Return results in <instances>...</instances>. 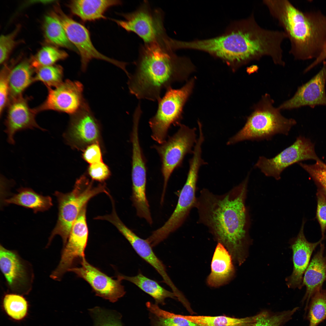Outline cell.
I'll return each instance as SVG.
<instances>
[{
	"label": "cell",
	"mask_w": 326,
	"mask_h": 326,
	"mask_svg": "<svg viewBox=\"0 0 326 326\" xmlns=\"http://www.w3.org/2000/svg\"><path fill=\"white\" fill-rule=\"evenodd\" d=\"M318 72L311 79L299 87L294 96L278 108L280 110H291L305 106L314 108L318 105L326 106V62Z\"/></svg>",
	"instance_id": "17"
},
{
	"label": "cell",
	"mask_w": 326,
	"mask_h": 326,
	"mask_svg": "<svg viewBox=\"0 0 326 326\" xmlns=\"http://www.w3.org/2000/svg\"><path fill=\"white\" fill-rule=\"evenodd\" d=\"M205 163L199 154L193 155L189 161V168L186 182L181 190L176 206L173 213L161 227L152 232L154 239L161 242L180 227L188 216L190 210L195 207L196 192L200 167Z\"/></svg>",
	"instance_id": "7"
},
{
	"label": "cell",
	"mask_w": 326,
	"mask_h": 326,
	"mask_svg": "<svg viewBox=\"0 0 326 326\" xmlns=\"http://www.w3.org/2000/svg\"><path fill=\"white\" fill-rule=\"evenodd\" d=\"M325 259H326V257L325 258Z\"/></svg>",
	"instance_id": "44"
},
{
	"label": "cell",
	"mask_w": 326,
	"mask_h": 326,
	"mask_svg": "<svg viewBox=\"0 0 326 326\" xmlns=\"http://www.w3.org/2000/svg\"><path fill=\"white\" fill-rule=\"evenodd\" d=\"M55 10L52 14L59 20L69 40L79 53L82 71L85 72L90 61L95 59L109 62L125 73L127 72L126 66L128 63L110 58L99 52L93 45L89 31L84 26L67 16L59 7H56Z\"/></svg>",
	"instance_id": "10"
},
{
	"label": "cell",
	"mask_w": 326,
	"mask_h": 326,
	"mask_svg": "<svg viewBox=\"0 0 326 326\" xmlns=\"http://www.w3.org/2000/svg\"><path fill=\"white\" fill-rule=\"evenodd\" d=\"M19 28L17 27L11 33L2 35L0 38V63L2 64L6 60L10 53L17 44L15 36Z\"/></svg>",
	"instance_id": "38"
},
{
	"label": "cell",
	"mask_w": 326,
	"mask_h": 326,
	"mask_svg": "<svg viewBox=\"0 0 326 326\" xmlns=\"http://www.w3.org/2000/svg\"><path fill=\"white\" fill-rule=\"evenodd\" d=\"M320 160L315 151L314 145L310 140L302 136L275 157L268 158L264 156L259 158L254 167L267 177L278 180L282 172L291 165L301 161Z\"/></svg>",
	"instance_id": "11"
},
{
	"label": "cell",
	"mask_w": 326,
	"mask_h": 326,
	"mask_svg": "<svg viewBox=\"0 0 326 326\" xmlns=\"http://www.w3.org/2000/svg\"><path fill=\"white\" fill-rule=\"evenodd\" d=\"M299 164L309 174L326 193V164L319 160L317 161L313 165H309L302 163Z\"/></svg>",
	"instance_id": "36"
},
{
	"label": "cell",
	"mask_w": 326,
	"mask_h": 326,
	"mask_svg": "<svg viewBox=\"0 0 326 326\" xmlns=\"http://www.w3.org/2000/svg\"><path fill=\"white\" fill-rule=\"evenodd\" d=\"M43 29L46 38L49 42L75 51H77L68 38L59 20L52 14L45 17Z\"/></svg>",
	"instance_id": "29"
},
{
	"label": "cell",
	"mask_w": 326,
	"mask_h": 326,
	"mask_svg": "<svg viewBox=\"0 0 326 326\" xmlns=\"http://www.w3.org/2000/svg\"><path fill=\"white\" fill-rule=\"evenodd\" d=\"M326 60V46L320 55L308 66L305 69L306 72H308L315 67L325 61Z\"/></svg>",
	"instance_id": "43"
},
{
	"label": "cell",
	"mask_w": 326,
	"mask_h": 326,
	"mask_svg": "<svg viewBox=\"0 0 326 326\" xmlns=\"http://www.w3.org/2000/svg\"><path fill=\"white\" fill-rule=\"evenodd\" d=\"M124 20H114L118 25L129 32L141 38L144 44L163 41L168 36L164 26V13L159 8L152 9L144 1L132 12L122 14Z\"/></svg>",
	"instance_id": "9"
},
{
	"label": "cell",
	"mask_w": 326,
	"mask_h": 326,
	"mask_svg": "<svg viewBox=\"0 0 326 326\" xmlns=\"http://www.w3.org/2000/svg\"><path fill=\"white\" fill-rule=\"evenodd\" d=\"M308 326H318L326 319V290L322 289L312 297L306 313Z\"/></svg>",
	"instance_id": "31"
},
{
	"label": "cell",
	"mask_w": 326,
	"mask_h": 326,
	"mask_svg": "<svg viewBox=\"0 0 326 326\" xmlns=\"http://www.w3.org/2000/svg\"><path fill=\"white\" fill-rule=\"evenodd\" d=\"M317 218L321 228V238L324 239L326 229V197L322 191L319 190L317 193Z\"/></svg>",
	"instance_id": "41"
},
{
	"label": "cell",
	"mask_w": 326,
	"mask_h": 326,
	"mask_svg": "<svg viewBox=\"0 0 326 326\" xmlns=\"http://www.w3.org/2000/svg\"><path fill=\"white\" fill-rule=\"evenodd\" d=\"M34 72L35 69L31 62L26 60L11 68L8 77L9 101L22 96L24 91L34 82Z\"/></svg>",
	"instance_id": "26"
},
{
	"label": "cell",
	"mask_w": 326,
	"mask_h": 326,
	"mask_svg": "<svg viewBox=\"0 0 326 326\" xmlns=\"http://www.w3.org/2000/svg\"><path fill=\"white\" fill-rule=\"evenodd\" d=\"M123 280L128 281L135 285L142 290L153 297L155 301L165 304V299H175L173 292L169 291L160 285L155 280L148 278L139 272L134 276H127L120 274Z\"/></svg>",
	"instance_id": "27"
},
{
	"label": "cell",
	"mask_w": 326,
	"mask_h": 326,
	"mask_svg": "<svg viewBox=\"0 0 326 326\" xmlns=\"http://www.w3.org/2000/svg\"><path fill=\"white\" fill-rule=\"evenodd\" d=\"M2 307L10 318L19 321L24 319L27 316L29 305L28 302L22 295L12 293L5 295L2 300Z\"/></svg>",
	"instance_id": "30"
},
{
	"label": "cell",
	"mask_w": 326,
	"mask_h": 326,
	"mask_svg": "<svg viewBox=\"0 0 326 326\" xmlns=\"http://www.w3.org/2000/svg\"><path fill=\"white\" fill-rule=\"evenodd\" d=\"M194 79L190 80L178 89L171 87L167 90L164 96L158 101L157 110L151 118L149 124L152 139L159 144L166 140L168 131L172 125H179L184 105L190 95Z\"/></svg>",
	"instance_id": "6"
},
{
	"label": "cell",
	"mask_w": 326,
	"mask_h": 326,
	"mask_svg": "<svg viewBox=\"0 0 326 326\" xmlns=\"http://www.w3.org/2000/svg\"><path fill=\"white\" fill-rule=\"evenodd\" d=\"M299 307L277 314H271L263 312L256 315L255 322L254 326H280L290 319Z\"/></svg>",
	"instance_id": "35"
},
{
	"label": "cell",
	"mask_w": 326,
	"mask_h": 326,
	"mask_svg": "<svg viewBox=\"0 0 326 326\" xmlns=\"http://www.w3.org/2000/svg\"><path fill=\"white\" fill-rule=\"evenodd\" d=\"M232 256L226 248L218 243L212 258L211 272L207 279L208 285L218 287L229 283L235 273Z\"/></svg>",
	"instance_id": "23"
},
{
	"label": "cell",
	"mask_w": 326,
	"mask_h": 326,
	"mask_svg": "<svg viewBox=\"0 0 326 326\" xmlns=\"http://www.w3.org/2000/svg\"><path fill=\"white\" fill-rule=\"evenodd\" d=\"M305 222H303L300 231L296 238L291 243L293 252V269L292 274L286 280L289 288H301L302 286L303 275L307 268L312 254L317 246L324 239L318 241L311 243L306 239L304 233Z\"/></svg>",
	"instance_id": "21"
},
{
	"label": "cell",
	"mask_w": 326,
	"mask_h": 326,
	"mask_svg": "<svg viewBox=\"0 0 326 326\" xmlns=\"http://www.w3.org/2000/svg\"><path fill=\"white\" fill-rule=\"evenodd\" d=\"M87 205L83 208L74 223L67 242L63 247L59 264L50 275L54 280H60L66 273L74 267L77 260L85 258L88 235Z\"/></svg>",
	"instance_id": "12"
},
{
	"label": "cell",
	"mask_w": 326,
	"mask_h": 326,
	"mask_svg": "<svg viewBox=\"0 0 326 326\" xmlns=\"http://www.w3.org/2000/svg\"><path fill=\"white\" fill-rule=\"evenodd\" d=\"M67 53L54 47H43L38 52L35 58L31 61L35 69L42 66L53 65L59 60L65 59Z\"/></svg>",
	"instance_id": "34"
},
{
	"label": "cell",
	"mask_w": 326,
	"mask_h": 326,
	"mask_svg": "<svg viewBox=\"0 0 326 326\" xmlns=\"http://www.w3.org/2000/svg\"><path fill=\"white\" fill-rule=\"evenodd\" d=\"M249 174L238 185L222 195L203 189L197 198L198 222L208 229L218 243L222 245L239 265L247 257L251 241V224L245 205Z\"/></svg>",
	"instance_id": "1"
},
{
	"label": "cell",
	"mask_w": 326,
	"mask_h": 326,
	"mask_svg": "<svg viewBox=\"0 0 326 326\" xmlns=\"http://www.w3.org/2000/svg\"><path fill=\"white\" fill-rule=\"evenodd\" d=\"M82 157L89 165L102 161V153L99 142L87 146L83 150Z\"/></svg>",
	"instance_id": "42"
},
{
	"label": "cell",
	"mask_w": 326,
	"mask_h": 326,
	"mask_svg": "<svg viewBox=\"0 0 326 326\" xmlns=\"http://www.w3.org/2000/svg\"><path fill=\"white\" fill-rule=\"evenodd\" d=\"M88 171L92 180L101 183L108 179L111 174L108 166L103 161L89 165Z\"/></svg>",
	"instance_id": "39"
},
{
	"label": "cell",
	"mask_w": 326,
	"mask_h": 326,
	"mask_svg": "<svg viewBox=\"0 0 326 326\" xmlns=\"http://www.w3.org/2000/svg\"><path fill=\"white\" fill-rule=\"evenodd\" d=\"M17 191V193L5 199L4 203L14 204L31 209L35 213L47 210L53 205L51 197L39 194L31 188L21 187Z\"/></svg>",
	"instance_id": "25"
},
{
	"label": "cell",
	"mask_w": 326,
	"mask_h": 326,
	"mask_svg": "<svg viewBox=\"0 0 326 326\" xmlns=\"http://www.w3.org/2000/svg\"><path fill=\"white\" fill-rule=\"evenodd\" d=\"M95 326H122L113 314L100 309H93Z\"/></svg>",
	"instance_id": "40"
},
{
	"label": "cell",
	"mask_w": 326,
	"mask_h": 326,
	"mask_svg": "<svg viewBox=\"0 0 326 326\" xmlns=\"http://www.w3.org/2000/svg\"><path fill=\"white\" fill-rule=\"evenodd\" d=\"M274 101L266 94L254 106L253 111L247 118L242 128L229 138L227 145H233L245 141L270 140L276 134L288 135L296 123L293 118H287L280 110L273 106Z\"/></svg>",
	"instance_id": "4"
},
{
	"label": "cell",
	"mask_w": 326,
	"mask_h": 326,
	"mask_svg": "<svg viewBox=\"0 0 326 326\" xmlns=\"http://www.w3.org/2000/svg\"><path fill=\"white\" fill-rule=\"evenodd\" d=\"M177 131L159 145H154L161 159V172L164 179L163 191L161 200L162 203L168 181L171 174L181 166L185 156L193 153V148L197 142L195 128H191L180 124Z\"/></svg>",
	"instance_id": "8"
},
{
	"label": "cell",
	"mask_w": 326,
	"mask_h": 326,
	"mask_svg": "<svg viewBox=\"0 0 326 326\" xmlns=\"http://www.w3.org/2000/svg\"><path fill=\"white\" fill-rule=\"evenodd\" d=\"M138 129V126H133L131 135L132 146L131 200L134 206L142 207L149 203L146 195V165L139 142Z\"/></svg>",
	"instance_id": "19"
},
{
	"label": "cell",
	"mask_w": 326,
	"mask_h": 326,
	"mask_svg": "<svg viewBox=\"0 0 326 326\" xmlns=\"http://www.w3.org/2000/svg\"><path fill=\"white\" fill-rule=\"evenodd\" d=\"M100 126L87 102L71 115L68 128L63 136L72 147L84 149L92 143L99 142Z\"/></svg>",
	"instance_id": "15"
},
{
	"label": "cell",
	"mask_w": 326,
	"mask_h": 326,
	"mask_svg": "<svg viewBox=\"0 0 326 326\" xmlns=\"http://www.w3.org/2000/svg\"><path fill=\"white\" fill-rule=\"evenodd\" d=\"M0 268L11 291L21 295L28 294L34 279L31 265L17 252L8 249L1 245Z\"/></svg>",
	"instance_id": "13"
},
{
	"label": "cell",
	"mask_w": 326,
	"mask_h": 326,
	"mask_svg": "<svg viewBox=\"0 0 326 326\" xmlns=\"http://www.w3.org/2000/svg\"><path fill=\"white\" fill-rule=\"evenodd\" d=\"M83 89L80 82L67 79L53 88H48V94L45 100L33 109L36 113L52 110L72 115L81 108L85 101L83 97Z\"/></svg>",
	"instance_id": "14"
},
{
	"label": "cell",
	"mask_w": 326,
	"mask_h": 326,
	"mask_svg": "<svg viewBox=\"0 0 326 326\" xmlns=\"http://www.w3.org/2000/svg\"><path fill=\"white\" fill-rule=\"evenodd\" d=\"M80 262V267H74L69 271L73 272L88 282L97 296L114 302L125 295L126 292L121 284L123 279L120 274L115 280L90 264L85 258Z\"/></svg>",
	"instance_id": "16"
},
{
	"label": "cell",
	"mask_w": 326,
	"mask_h": 326,
	"mask_svg": "<svg viewBox=\"0 0 326 326\" xmlns=\"http://www.w3.org/2000/svg\"><path fill=\"white\" fill-rule=\"evenodd\" d=\"M34 82H43L48 88L57 86L62 81L63 69L59 65L42 66L35 69Z\"/></svg>",
	"instance_id": "33"
},
{
	"label": "cell",
	"mask_w": 326,
	"mask_h": 326,
	"mask_svg": "<svg viewBox=\"0 0 326 326\" xmlns=\"http://www.w3.org/2000/svg\"><path fill=\"white\" fill-rule=\"evenodd\" d=\"M146 305L157 317L155 326H200L184 318L182 315L163 310L157 305L147 302Z\"/></svg>",
	"instance_id": "32"
},
{
	"label": "cell",
	"mask_w": 326,
	"mask_h": 326,
	"mask_svg": "<svg viewBox=\"0 0 326 326\" xmlns=\"http://www.w3.org/2000/svg\"><path fill=\"white\" fill-rule=\"evenodd\" d=\"M182 316L200 326H254L256 317V315L242 318L225 316Z\"/></svg>",
	"instance_id": "28"
},
{
	"label": "cell",
	"mask_w": 326,
	"mask_h": 326,
	"mask_svg": "<svg viewBox=\"0 0 326 326\" xmlns=\"http://www.w3.org/2000/svg\"><path fill=\"white\" fill-rule=\"evenodd\" d=\"M165 41L140 46L134 72L129 74L130 93L139 99L158 101L163 89L186 80L194 70L188 58L177 56Z\"/></svg>",
	"instance_id": "2"
},
{
	"label": "cell",
	"mask_w": 326,
	"mask_h": 326,
	"mask_svg": "<svg viewBox=\"0 0 326 326\" xmlns=\"http://www.w3.org/2000/svg\"><path fill=\"white\" fill-rule=\"evenodd\" d=\"M110 194L106 184L101 183L96 186L93 181L85 175L76 181L73 190L64 193L56 191L54 195L58 203V219L55 226L49 238L50 244L55 236H60L63 246L66 244L72 226L83 208L88 202L99 194Z\"/></svg>",
	"instance_id": "5"
},
{
	"label": "cell",
	"mask_w": 326,
	"mask_h": 326,
	"mask_svg": "<svg viewBox=\"0 0 326 326\" xmlns=\"http://www.w3.org/2000/svg\"><path fill=\"white\" fill-rule=\"evenodd\" d=\"M115 226L129 243L137 254L152 267L161 275L164 282L176 296L181 292L174 284L168 275L165 265L157 257L146 239H142L128 228L121 220L117 221Z\"/></svg>",
	"instance_id": "20"
},
{
	"label": "cell",
	"mask_w": 326,
	"mask_h": 326,
	"mask_svg": "<svg viewBox=\"0 0 326 326\" xmlns=\"http://www.w3.org/2000/svg\"><path fill=\"white\" fill-rule=\"evenodd\" d=\"M11 68L5 66L1 70L0 76V116L8 103L9 87L8 77Z\"/></svg>",
	"instance_id": "37"
},
{
	"label": "cell",
	"mask_w": 326,
	"mask_h": 326,
	"mask_svg": "<svg viewBox=\"0 0 326 326\" xmlns=\"http://www.w3.org/2000/svg\"><path fill=\"white\" fill-rule=\"evenodd\" d=\"M324 245L320 244V248L309 264L305 272L302 286H305L306 291L302 302H305V312H307L310 299L314 294L321 289L326 280V260L324 257Z\"/></svg>",
	"instance_id": "22"
},
{
	"label": "cell",
	"mask_w": 326,
	"mask_h": 326,
	"mask_svg": "<svg viewBox=\"0 0 326 326\" xmlns=\"http://www.w3.org/2000/svg\"><path fill=\"white\" fill-rule=\"evenodd\" d=\"M121 3L117 0H74L69 7L73 14L85 21L105 18L104 14L107 9Z\"/></svg>",
	"instance_id": "24"
},
{
	"label": "cell",
	"mask_w": 326,
	"mask_h": 326,
	"mask_svg": "<svg viewBox=\"0 0 326 326\" xmlns=\"http://www.w3.org/2000/svg\"><path fill=\"white\" fill-rule=\"evenodd\" d=\"M265 5L289 40V53L295 59H315L320 55L326 46V14L303 12L287 0H268Z\"/></svg>",
	"instance_id": "3"
},
{
	"label": "cell",
	"mask_w": 326,
	"mask_h": 326,
	"mask_svg": "<svg viewBox=\"0 0 326 326\" xmlns=\"http://www.w3.org/2000/svg\"><path fill=\"white\" fill-rule=\"evenodd\" d=\"M28 99L22 96L9 101L6 118L5 122V132L9 144L14 145V135L17 132L27 129L37 128L42 131L35 120L36 114L28 105Z\"/></svg>",
	"instance_id": "18"
}]
</instances>
